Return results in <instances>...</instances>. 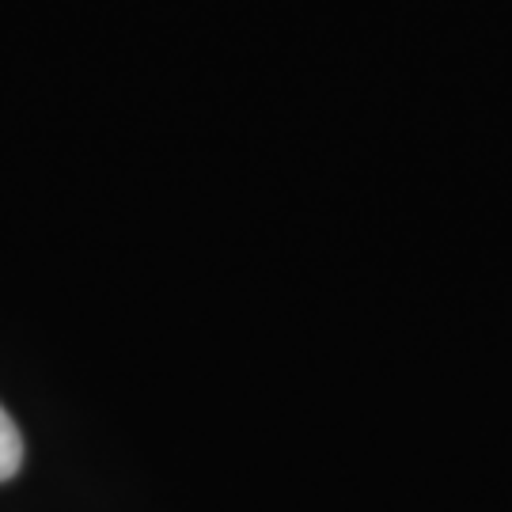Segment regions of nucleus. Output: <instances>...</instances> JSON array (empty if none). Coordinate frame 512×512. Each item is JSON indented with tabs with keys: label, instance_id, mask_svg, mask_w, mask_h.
<instances>
[{
	"label": "nucleus",
	"instance_id": "1",
	"mask_svg": "<svg viewBox=\"0 0 512 512\" xmlns=\"http://www.w3.org/2000/svg\"><path fill=\"white\" fill-rule=\"evenodd\" d=\"M23 467V437H19L16 421L8 418V410L0 406V482L19 475Z\"/></svg>",
	"mask_w": 512,
	"mask_h": 512
}]
</instances>
